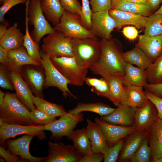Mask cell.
I'll return each instance as SVG.
<instances>
[{
    "instance_id": "cell-44",
    "label": "cell",
    "mask_w": 162,
    "mask_h": 162,
    "mask_svg": "<svg viewBox=\"0 0 162 162\" xmlns=\"http://www.w3.org/2000/svg\"><path fill=\"white\" fill-rule=\"evenodd\" d=\"M65 10L70 13L80 15L82 6L78 0H59Z\"/></svg>"
},
{
    "instance_id": "cell-1",
    "label": "cell",
    "mask_w": 162,
    "mask_h": 162,
    "mask_svg": "<svg viewBox=\"0 0 162 162\" xmlns=\"http://www.w3.org/2000/svg\"><path fill=\"white\" fill-rule=\"evenodd\" d=\"M100 59L89 69L94 74L123 77L127 62L123 57L122 48L116 39H101Z\"/></svg>"
},
{
    "instance_id": "cell-60",
    "label": "cell",
    "mask_w": 162,
    "mask_h": 162,
    "mask_svg": "<svg viewBox=\"0 0 162 162\" xmlns=\"http://www.w3.org/2000/svg\"><path fill=\"white\" fill-rule=\"evenodd\" d=\"M4 122V121L2 119L0 118V127L2 125Z\"/></svg>"
},
{
    "instance_id": "cell-20",
    "label": "cell",
    "mask_w": 162,
    "mask_h": 162,
    "mask_svg": "<svg viewBox=\"0 0 162 162\" xmlns=\"http://www.w3.org/2000/svg\"><path fill=\"white\" fill-rule=\"evenodd\" d=\"M146 138L152 151L151 162L162 157V120L158 118L146 131Z\"/></svg>"
},
{
    "instance_id": "cell-19",
    "label": "cell",
    "mask_w": 162,
    "mask_h": 162,
    "mask_svg": "<svg viewBox=\"0 0 162 162\" xmlns=\"http://www.w3.org/2000/svg\"><path fill=\"white\" fill-rule=\"evenodd\" d=\"M146 136V131L143 130H136L126 136L117 161L129 162Z\"/></svg>"
},
{
    "instance_id": "cell-25",
    "label": "cell",
    "mask_w": 162,
    "mask_h": 162,
    "mask_svg": "<svg viewBox=\"0 0 162 162\" xmlns=\"http://www.w3.org/2000/svg\"><path fill=\"white\" fill-rule=\"evenodd\" d=\"M143 88L134 86L124 85L120 105L133 108H137L143 105L148 100Z\"/></svg>"
},
{
    "instance_id": "cell-58",
    "label": "cell",
    "mask_w": 162,
    "mask_h": 162,
    "mask_svg": "<svg viewBox=\"0 0 162 162\" xmlns=\"http://www.w3.org/2000/svg\"><path fill=\"white\" fill-rule=\"evenodd\" d=\"M154 162H162V157L156 160Z\"/></svg>"
},
{
    "instance_id": "cell-27",
    "label": "cell",
    "mask_w": 162,
    "mask_h": 162,
    "mask_svg": "<svg viewBox=\"0 0 162 162\" xmlns=\"http://www.w3.org/2000/svg\"><path fill=\"white\" fill-rule=\"evenodd\" d=\"M24 35L18 28L16 22L7 29L0 39V46L7 51L18 48L23 46Z\"/></svg>"
},
{
    "instance_id": "cell-23",
    "label": "cell",
    "mask_w": 162,
    "mask_h": 162,
    "mask_svg": "<svg viewBox=\"0 0 162 162\" xmlns=\"http://www.w3.org/2000/svg\"><path fill=\"white\" fill-rule=\"evenodd\" d=\"M108 12L116 22V27L126 25H133L138 28L145 27L147 17L114 9Z\"/></svg>"
},
{
    "instance_id": "cell-3",
    "label": "cell",
    "mask_w": 162,
    "mask_h": 162,
    "mask_svg": "<svg viewBox=\"0 0 162 162\" xmlns=\"http://www.w3.org/2000/svg\"><path fill=\"white\" fill-rule=\"evenodd\" d=\"M74 55L80 65L90 68L98 62L101 55L100 40L96 38H72Z\"/></svg>"
},
{
    "instance_id": "cell-18",
    "label": "cell",
    "mask_w": 162,
    "mask_h": 162,
    "mask_svg": "<svg viewBox=\"0 0 162 162\" xmlns=\"http://www.w3.org/2000/svg\"><path fill=\"white\" fill-rule=\"evenodd\" d=\"M10 76L15 94L20 100L30 111L35 109L36 107L32 99L33 93L20 72L10 70Z\"/></svg>"
},
{
    "instance_id": "cell-40",
    "label": "cell",
    "mask_w": 162,
    "mask_h": 162,
    "mask_svg": "<svg viewBox=\"0 0 162 162\" xmlns=\"http://www.w3.org/2000/svg\"><path fill=\"white\" fill-rule=\"evenodd\" d=\"M29 117L35 125H47L56 120L57 117L49 115L36 108L30 111Z\"/></svg>"
},
{
    "instance_id": "cell-15",
    "label": "cell",
    "mask_w": 162,
    "mask_h": 162,
    "mask_svg": "<svg viewBox=\"0 0 162 162\" xmlns=\"http://www.w3.org/2000/svg\"><path fill=\"white\" fill-rule=\"evenodd\" d=\"M34 136L30 135L25 134L16 139H8L6 141L7 150L13 154L19 156L28 162H44L45 157H34L29 152V146Z\"/></svg>"
},
{
    "instance_id": "cell-37",
    "label": "cell",
    "mask_w": 162,
    "mask_h": 162,
    "mask_svg": "<svg viewBox=\"0 0 162 162\" xmlns=\"http://www.w3.org/2000/svg\"><path fill=\"white\" fill-rule=\"evenodd\" d=\"M85 82L91 87V91L98 95L105 97L109 100L110 91L109 86L103 78L100 79L86 77Z\"/></svg>"
},
{
    "instance_id": "cell-13",
    "label": "cell",
    "mask_w": 162,
    "mask_h": 162,
    "mask_svg": "<svg viewBox=\"0 0 162 162\" xmlns=\"http://www.w3.org/2000/svg\"><path fill=\"white\" fill-rule=\"evenodd\" d=\"M38 66L22 67L20 72L34 95L43 98L45 74L44 70L38 68Z\"/></svg>"
},
{
    "instance_id": "cell-54",
    "label": "cell",
    "mask_w": 162,
    "mask_h": 162,
    "mask_svg": "<svg viewBox=\"0 0 162 162\" xmlns=\"http://www.w3.org/2000/svg\"><path fill=\"white\" fill-rule=\"evenodd\" d=\"M162 2V0H149L147 4L153 10L157 8Z\"/></svg>"
},
{
    "instance_id": "cell-35",
    "label": "cell",
    "mask_w": 162,
    "mask_h": 162,
    "mask_svg": "<svg viewBox=\"0 0 162 162\" xmlns=\"http://www.w3.org/2000/svg\"><path fill=\"white\" fill-rule=\"evenodd\" d=\"M25 11V34L23 46L26 48L30 56L41 65L42 58L39 51V44L33 40L29 32L27 10L26 7Z\"/></svg>"
},
{
    "instance_id": "cell-24",
    "label": "cell",
    "mask_w": 162,
    "mask_h": 162,
    "mask_svg": "<svg viewBox=\"0 0 162 162\" xmlns=\"http://www.w3.org/2000/svg\"><path fill=\"white\" fill-rule=\"evenodd\" d=\"M86 128L94 152L104 154L109 149L105 136L101 130L94 122L87 119Z\"/></svg>"
},
{
    "instance_id": "cell-26",
    "label": "cell",
    "mask_w": 162,
    "mask_h": 162,
    "mask_svg": "<svg viewBox=\"0 0 162 162\" xmlns=\"http://www.w3.org/2000/svg\"><path fill=\"white\" fill-rule=\"evenodd\" d=\"M123 82L124 86H134L144 88L148 83L146 69L135 67L127 63Z\"/></svg>"
},
{
    "instance_id": "cell-6",
    "label": "cell",
    "mask_w": 162,
    "mask_h": 162,
    "mask_svg": "<svg viewBox=\"0 0 162 162\" xmlns=\"http://www.w3.org/2000/svg\"><path fill=\"white\" fill-rule=\"evenodd\" d=\"M41 52L50 57L74 56L72 38L56 31L44 38Z\"/></svg>"
},
{
    "instance_id": "cell-59",
    "label": "cell",
    "mask_w": 162,
    "mask_h": 162,
    "mask_svg": "<svg viewBox=\"0 0 162 162\" xmlns=\"http://www.w3.org/2000/svg\"><path fill=\"white\" fill-rule=\"evenodd\" d=\"M7 0H0V4L1 5H2L4 2Z\"/></svg>"
},
{
    "instance_id": "cell-50",
    "label": "cell",
    "mask_w": 162,
    "mask_h": 162,
    "mask_svg": "<svg viewBox=\"0 0 162 162\" xmlns=\"http://www.w3.org/2000/svg\"><path fill=\"white\" fill-rule=\"evenodd\" d=\"M143 88L145 90L162 98V82L156 84L148 83Z\"/></svg>"
},
{
    "instance_id": "cell-32",
    "label": "cell",
    "mask_w": 162,
    "mask_h": 162,
    "mask_svg": "<svg viewBox=\"0 0 162 162\" xmlns=\"http://www.w3.org/2000/svg\"><path fill=\"white\" fill-rule=\"evenodd\" d=\"M116 108L104 103H84L80 102L74 108L69 110L68 112L73 114H77L84 111L92 112L99 114L102 116H107L113 112Z\"/></svg>"
},
{
    "instance_id": "cell-42",
    "label": "cell",
    "mask_w": 162,
    "mask_h": 162,
    "mask_svg": "<svg viewBox=\"0 0 162 162\" xmlns=\"http://www.w3.org/2000/svg\"><path fill=\"white\" fill-rule=\"evenodd\" d=\"M124 138L121 139L113 146L109 148L107 152L104 154V162L117 161L123 145Z\"/></svg>"
},
{
    "instance_id": "cell-7",
    "label": "cell",
    "mask_w": 162,
    "mask_h": 162,
    "mask_svg": "<svg viewBox=\"0 0 162 162\" xmlns=\"http://www.w3.org/2000/svg\"><path fill=\"white\" fill-rule=\"evenodd\" d=\"M53 28L71 38H97L83 26L79 15L66 10L59 22L54 26Z\"/></svg>"
},
{
    "instance_id": "cell-49",
    "label": "cell",
    "mask_w": 162,
    "mask_h": 162,
    "mask_svg": "<svg viewBox=\"0 0 162 162\" xmlns=\"http://www.w3.org/2000/svg\"><path fill=\"white\" fill-rule=\"evenodd\" d=\"M104 154L92 152L82 157L78 162H100L104 160Z\"/></svg>"
},
{
    "instance_id": "cell-30",
    "label": "cell",
    "mask_w": 162,
    "mask_h": 162,
    "mask_svg": "<svg viewBox=\"0 0 162 162\" xmlns=\"http://www.w3.org/2000/svg\"><path fill=\"white\" fill-rule=\"evenodd\" d=\"M111 9H116L148 17L153 10L146 4H139L126 0H112Z\"/></svg>"
},
{
    "instance_id": "cell-31",
    "label": "cell",
    "mask_w": 162,
    "mask_h": 162,
    "mask_svg": "<svg viewBox=\"0 0 162 162\" xmlns=\"http://www.w3.org/2000/svg\"><path fill=\"white\" fill-rule=\"evenodd\" d=\"M107 83L110 91L109 100L117 107L120 105L124 90L123 77L103 75Z\"/></svg>"
},
{
    "instance_id": "cell-39",
    "label": "cell",
    "mask_w": 162,
    "mask_h": 162,
    "mask_svg": "<svg viewBox=\"0 0 162 162\" xmlns=\"http://www.w3.org/2000/svg\"><path fill=\"white\" fill-rule=\"evenodd\" d=\"M152 151L146 137L129 162H149L151 161Z\"/></svg>"
},
{
    "instance_id": "cell-4",
    "label": "cell",
    "mask_w": 162,
    "mask_h": 162,
    "mask_svg": "<svg viewBox=\"0 0 162 162\" xmlns=\"http://www.w3.org/2000/svg\"><path fill=\"white\" fill-rule=\"evenodd\" d=\"M26 6L29 24L34 28L30 35L33 40L39 44L45 35L53 33L56 31L51 27L43 14L41 7L40 0H27Z\"/></svg>"
},
{
    "instance_id": "cell-46",
    "label": "cell",
    "mask_w": 162,
    "mask_h": 162,
    "mask_svg": "<svg viewBox=\"0 0 162 162\" xmlns=\"http://www.w3.org/2000/svg\"><path fill=\"white\" fill-rule=\"evenodd\" d=\"M27 0H7L0 8V22L2 23L6 20L4 18L5 14L14 6L19 4L26 3Z\"/></svg>"
},
{
    "instance_id": "cell-53",
    "label": "cell",
    "mask_w": 162,
    "mask_h": 162,
    "mask_svg": "<svg viewBox=\"0 0 162 162\" xmlns=\"http://www.w3.org/2000/svg\"><path fill=\"white\" fill-rule=\"evenodd\" d=\"M9 25V22L7 20L1 23L0 25V39L2 38L5 34Z\"/></svg>"
},
{
    "instance_id": "cell-43",
    "label": "cell",
    "mask_w": 162,
    "mask_h": 162,
    "mask_svg": "<svg viewBox=\"0 0 162 162\" xmlns=\"http://www.w3.org/2000/svg\"><path fill=\"white\" fill-rule=\"evenodd\" d=\"M0 86L12 91L14 89L10 76V70L2 64L0 66Z\"/></svg>"
},
{
    "instance_id": "cell-62",
    "label": "cell",
    "mask_w": 162,
    "mask_h": 162,
    "mask_svg": "<svg viewBox=\"0 0 162 162\" xmlns=\"http://www.w3.org/2000/svg\"><path fill=\"white\" fill-rule=\"evenodd\" d=\"M147 3L148 1H149V0H144Z\"/></svg>"
},
{
    "instance_id": "cell-33",
    "label": "cell",
    "mask_w": 162,
    "mask_h": 162,
    "mask_svg": "<svg viewBox=\"0 0 162 162\" xmlns=\"http://www.w3.org/2000/svg\"><path fill=\"white\" fill-rule=\"evenodd\" d=\"M123 56L127 63L146 69L153 62L145 52L136 46L130 50L123 52Z\"/></svg>"
},
{
    "instance_id": "cell-38",
    "label": "cell",
    "mask_w": 162,
    "mask_h": 162,
    "mask_svg": "<svg viewBox=\"0 0 162 162\" xmlns=\"http://www.w3.org/2000/svg\"><path fill=\"white\" fill-rule=\"evenodd\" d=\"M146 70L148 83L156 84L162 82V53Z\"/></svg>"
},
{
    "instance_id": "cell-29",
    "label": "cell",
    "mask_w": 162,
    "mask_h": 162,
    "mask_svg": "<svg viewBox=\"0 0 162 162\" xmlns=\"http://www.w3.org/2000/svg\"><path fill=\"white\" fill-rule=\"evenodd\" d=\"M69 140H72L73 146L82 157L92 152L91 142L86 128L74 130L70 134Z\"/></svg>"
},
{
    "instance_id": "cell-34",
    "label": "cell",
    "mask_w": 162,
    "mask_h": 162,
    "mask_svg": "<svg viewBox=\"0 0 162 162\" xmlns=\"http://www.w3.org/2000/svg\"><path fill=\"white\" fill-rule=\"evenodd\" d=\"M32 99L37 108L49 115L60 117L67 112L62 106L47 101L43 98L33 95Z\"/></svg>"
},
{
    "instance_id": "cell-47",
    "label": "cell",
    "mask_w": 162,
    "mask_h": 162,
    "mask_svg": "<svg viewBox=\"0 0 162 162\" xmlns=\"http://www.w3.org/2000/svg\"><path fill=\"white\" fill-rule=\"evenodd\" d=\"M145 93L148 99L154 105L158 111V118L162 120V98L145 90Z\"/></svg>"
},
{
    "instance_id": "cell-2",
    "label": "cell",
    "mask_w": 162,
    "mask_h": 162,
    "mask_svg": "<svg viewBox=\"0 0 162 162\" xmlns=\"http://www.w3.org/2000/svg\"><path fill=\"white\" fill-rule=\"evenodd\" d=\"M29 112L15 93L6 92L4 101L0 105V118L4 122L24 125H35L29 117Z\"/></svg>"
},
{
    "instance_id": "cell-14",
    "label": "cell",
    "mask_w": 162,
    "mask_h": 162,
    "mask_svg": "<svg viewBox=\"0 0 162 162\" xmlns=\"http://www.w3.org/2000/svg\"><path fill=\"white\" fill-rule=\"evenodd\" d=\"M94 122L103 132L109 148L113 146L120 140L136 130L134 126L124 127L114 125L98 117L95 118Z\"/></svg>"
},
{
    "instance_id": "cell-36",
    "label": "cell",
    "mask_w": 162,
    "mask_h": 162,
    "mask_svg": "<svg viewBox=\"0 0 162 162\" xmlns=\"http://www.w3.org/2000/svg\"><path fill=\"white\" fill-rule=\"evenodd\" d=\"M144 34L149 36L162 35V14H154L147 17Z\"/></svg>"
},
{
    "instance_id": "cell-17",
    "label": "cell",
    "mask_w": 162,
    "mask_h": 162,
    "mask_svg": "<svg viewBox=\"0 0 162 162\" xmlns=\"http://www.w3.org/2000/svg\"><path fill=\"white\" fill-rule=\"evenodd\" d=\"M136 109L121 104L111 114L99 118L114 125L124 127L134 126Z\"/></svg>"
},
{
    "instance_id": "cell-5",
    "label": "cell",
    "mask_w": 162,
    "mask_h": 162,
    "mask_svg": "<svg viewBox=\"0 0 162 162\" xmlns=\"http://www.w3.org/2000/svg\"><path fill=\"white\" fill-rule=\"evenodd\" d=\"M50 59L69 84L79 86L84 84L89 68L79 64L74 56L53 57Z\"/></svg>"
},
{
    "instance_id": "cell-56",
    "label": "cell",
    "mask_w": 162,
    "mask_h": 162,
    "mask_svg": "<svg viewBox=\"0 0 162 162\" xmlns=\"http://www.w3.org/2000/svg\"><path fill=\"white\" fill-rule=\"evenodd\" d=\"M5 94L3 91L0 90V105L2 104L4 101Z\"/></svg>"
},
{
    "instance_id": "cell-22",
    "label": "cell",
    "mask_w": 162,
    "mask_h": 162,
    "mask_svg": "<svg viewBox=\"0 0 162 162\" xmlns=\"http://www.w3.org/2000/svg\"><path fill=\"white\" fill-rule=\"evenodd\" d=\"M9 59V70L20 72L21 68L27 65H41L29 55L23 46L7 51Z\"/></svg>"
},
{
    "instance_id": "cell-51",
    "label": "cell",
    "mask_w": 162,
    "mask_h": 162,
    "mask_svg": "<svg viewBox=\"0 0 162 162\" xmlns=\"http://www.w3.org/2000/svg\"><path fill=\"white\" fill-rule=\"evenodd\" d=\"M122 33L124 35L130 40H134L138 36V32L135 27L128 26L124 27L123 29Z\"/></svg>"
},
{
    "instance_id": "cell-21",
    "label": "cell",
    "mask_w": 162,
    "mask_h": 162,
    "mask_svg": "<svg viewBox=\"0 0 162 162\" xmlns=\"http://www.w3.org/2000/svg\"><path fill=\"white\" fill-rule=\"evenodd\" d=\"M136 46L142 50L154 62L162 53V35L152 37L142 35Z\"/></svg>"
},
{
    "instance_id": "cell-8",
    "label": "cell",
    "mask_w": 162,
    "mask_h": 162,
    "mask_svg": "<svg viewBox=\"0 0 162 162\" xmlns=\"http://www.w3.org/2000/svg\"><path fill=\"white\" fill-rule=\"evenodd\" d=\"M84 119L83 114L67 112L51 123L43 126V129L50 131L51 140H58L63 136L69 140L70 134L77 125Z\"/></svg>"
},
{
    "instance_id": "cell-10",
    "label": "cell",
    "mask_w": 162,
    "mask_h": 162,
    "mask_svg": "<svg viewBox=\"0 0 162 162\" xmlns=\"http://www.w3.org/2000/svg\"><path fill=\"white\" fill-rule=\"evenodd\" d=\"M43 126L10 124L4 122L0 127V144L1 146L7 148L6 141L7 140L21 134L30 135L36 136L39 140H44L46 138V134L43 129Z\"/></svg>"
},
{
    "instance_id": "cell-48",
    "label": "cell",
    "mask_w": 162,
    "mask_h": 162,
    "mask_svg": "<svg viewBox=\"0 0 162 162\" xmlns=\"http://www.w3.org/2000/svg\"><path fill=\"white\" fill-rule=\"evenodd\" d=\"M5 147L0 146V156L3 158L7 162H28L20 157L14 155L8 150H6Z\"/></svg>"
},
{
    "instance_id": "cell-55",
    "label": "cell",
    "mask_w": 162,
    "mask_h": 162,
    "mask_svg": "<svg viewBox=\"0 0 162 162\" xmlns=\"http://www.w3.org/2000/svg\"><path fill=\"white\" fill-rule=\"evenodd\" d=\"M126 1L132 3L139 4H146L147 3L144 0H126Z\"/></svg>"
},
{
    "instance_id": "cell-61",
    "label": "cell",
    "mask_w": 162,
    "mask_h": 162,
    "mask_svg": "<svg viewBox=\"0 0 162 162\" xmlns=\"http://www.w3.org/2000/svg\"><path fill=\"white\" fill-rule=\"evenodd\" d=\"M5 159L2 157H1L0 158V162H5Z\"/></svg>"
},
{
    "instance_id": "cell-9",
    "label": "cell",
    "mask_w": 162,
    "mask_h": 162,
    "mask_svg": "<svg viewBox=\"0 0 162 162\" xmlns=\"http://www.w3.org/2000/svg\"><path fill=\"white\" fill-rule=\"evenodd\" d=\"M42 58L41 65L44 69L45 80L44 88L54 87L62 93L64 97L68 96L76 99V97L70 91L68 87L69 82L54 65L48 55L40 52Z\"/></svg>"
},
{
    "instance_id": "cell-52",
    "label": "cell",
    "mask_w": 162,
    "mask_h": 162,
    "mask_svg": "<svg viewBox=\"0 0 162 162\" xmlns=\"http://www.w3.org/2000/svg\"><path fill=\"white\" fill-rule=\"evenodd\" d=\"M7 51L0 46V62L2 64L8 68L9 66V59Z\"/></svg>"
},
{
    "instance_id": "cell-28",
    "label": "cell",
    "mask_w": 162,
    "mask_h": 162,
    "mask_svg": "<svg viewBox=\"0 0 162 162\" xmlns=\"http://www.w3.org/2000/svg\"><path fill=\"white\" fill-rule=\"evenodd\" d=\"M42 12L54 26L58 23L64 11L59 0H40Z\"/></svg>"
},
{
    "instance_id": "cell-41",
    "label": "cell",
    "mask_w": 162,
    "mask_h": 162,
    "mask_svg": "<svg viewBox=\"0 0 162 162\" xmlns=\"http://www.w3.org/2000/svg\"><path fill=\"white\" fill-rule=\"evenodd\" d=\"M82 0V10L80 18L82 24L90 30L92 26V14L89 0Z\"/></svg>"
},
{
    "instance_id": "cell-12",
    "label": "cell",
    "mask_w": 162,
    "mask_h": 162,
    "mask_svg": "<svg viewBox=\"0 0 162 162\" xmlns=\"http://www.w3.org/2000/svg\"><path fill=\"white\" fill-rule=\"evenodd\" d=\"M116 27V23L110 16L108 11L92 13L90 31L96 37L101 39H110L111 32Z\"/></svg>"
},
{
    "instance_id": "cell-11",
    "label": "cell",
    "mask_w": 162,
    "mask_h": 162,
    "mask_svg": "<svg viewBox=\"0 0 162 162\" xmlns=\"http://www.w3.org/2000/svg\"><path fill=\"white\" fill-rule=\"evenodd\" d=\"M48 146V155L44 162H78L82 157L73 145L49 141Z\"/></svg>"
},
{
    "instance_id": "cell-16",
    "label": "cell",
    "mask_w": 162,
    "mask_h": 162,
    "mask_svg": "<svg viewBox=\"0 0 162 162\" xmlns=\"http://www.w3.org/2000/svg\"><path fill=\"white\" fill-rule=\"evenodd\" d=\"M157 110L153 104L148 100L136 109L135 124L136 130L146 131L158 118Z\"/></svg>"
},
{
    "instance_id": "cell-57",
    "label": "cell",
    "mask_w": 162,
    "mask_h": 162,
    "mask_svg": "<svg viewBox=\"0 0 162 162\" xmlns=\"http://www.w3.org/2000/svg\"><path fill=\"white\" fill-rule=\"evenodd\" d=\"M162 14V4L159 8L154 13Z\"/></svg>"
},
{
    "instance_id": "cell-45",
    "label": "cell",
    "mask_w": 162,
    "mask_h": 162,
    "mask_svg": "<svg viewBox=\"0 0 162 162\" xmlns=\"http://www.w3.org/2000/svg\"><path fill=\"white\" fill-rule=\"evenodd\" d=\"M93 13L107 11L111 9L112 0H89Z\"/></svg>"
}]
</instances>
